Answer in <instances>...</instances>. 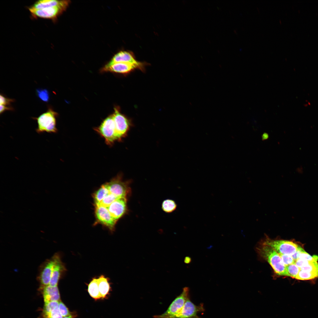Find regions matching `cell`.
<instances>
[{
	"label": "cell",
	"mask_w": 318,
	"mask_h": 318,
	"mask_svg": "<svg viewBox=\"0 0 318 318\" xmlns=\"http://www.w3.org/2000/svg\"><path fill=\"white\" fill-rule=\"evenodd\" d=\"M260 255L270 265L277 275L287 276L286 266L279 254L271 247L263 244L258 248Z\"/></svg>",
	"instance_id": "cell-1"
},
{
	"label": "cell",
	"mask_w": 318,
	"mask_h": 318,
	"mask_svg": "<svg viewBox=\"0 0 318 318\" xmlns=\"http://www.w3.org/2000/svg\"><path fill=\"white\" fill-rule=\"evenodd\" d=\"M58 113L49 107L47 111L37 117H33L37 123L36 132L39 134L46 132L56 133L58 130L56 126Z\"/></svg>",
	"instance_id": "cell-2"
},
{
	"label": "cell",
	"mask_w": 318,
	"mask_h": 318,
	"mask_svg": "<svg viewBox=\"0 0 318 318\" xmlns=\"http://www.w3.org/2000/svg\"><path fill=\"white\" fill-rule=\"evenodd\" d=\"M189 288H184L182 292L172 302L167 310L161 314L154 316V318H176L189 297Z\"/></svg>",
	"instance_id": "cell-3"
},
{
	"label": "cell",
	"mask_w": 318,
	"mask_h": 318,
	"mask_svg": "<svg viewBox=\"0 0 318 318\" xmlns=\"http://www.w3.org/2000/svg\"><path fill=\"white\" fill-rule=\"evenodd\" d=\"M69 4L39 9L28 7V9L34 18L49 19L54 22L66 10Z\"/></svg>",
	"instance_id": "cell-4"
},
{
	"label": "cell",
	"mask_w": 318,
	"mask_h": 318,
	"mask_svg": "<svg viewBox=\"0 0 318 318\" xmlns=\"http://www.w3.org/2000/svg\"><path fill=\"white\" fill-rule=\"evenodd\" d=\"M263 244L271 247L279 254L292 256L299 246L292 241L274 240L266 237Z\"/></svg>",
	"instance_id": "cell-5"
},
{
	"label": "cell",
	"mask_w": 318,
	"mask_h": 318,
	"mask_svg": "<svg viewBox=\"0 0 318 318\" xmlns=\"http://www.w3.org/2000/svg\"><path fill=\"white\" fill-rule=\"evenodd\" d=\"M95 130L104 138L106 143L109 145H112L117 140L115 124L112 115L105 119Z\"/></svg>",
	"instance_id": "cell-6"
},
{
	"label": "cell",
	"mask_w": 318,
	"mask_h": 318,
	"mask_svg": "<svg viewBox=\"0 0 318 318\" xmlns=\"http://www.w3.org/2000/svg\"><path fill=\"white\" fill-rule=\"evenodd\" d=\"M115 124V137L117 140H120L125 137L131 125L130 120L122 114L119 108L115 107L112 115Z\"/></svg>",
	"instance_id": "cell-7"
},
{
	"label": "cell",
	"mask_w": 318,
	"mask_h": 318,
	"mask_svg": "<svg viewBox=\"0 0 318 318\" xmlns=\"http://www.w3.org/2000/svg\"><path fill=\"white\" fill-rule=\"evenodd\" d=\"M106 184L110 192L118 198H127L130 193L128 183L123 181L120 176L118 175Z\"/></svg>",
	"instance_id": "cell-8"
},
{
	"label": "cell",
	"mask_w": 318,
	"mask_h": 318,
	"mask_svg": "<svg viewBox=\"0 0 318 318\" xmlns=\"http://www.w3.org/2000/svg\"><path fill=\"white\" fill-rule=\"evenodd\" d=\"M95 215L97 221L113 231L117 221L112 216L107 208L104 206L95 205Z\"/></svg>",
	"instance_id": "cell-9"
},
{
	"label": "cell",
	"mask_w": 318,
	"mask_h": 318,
	"mask_svg": "<svg viewBox=\"0 0 318 318\" xmlns=\"http://www.w3.org/2000/svg\"><path fill=\"white\" fill-rule=\"evenodd\" d=\"M55 258L54 255L50 259L44 262L40 266L37 277L40 287L49 285L54 264Z\"/></svg>",
	"instance_id": "cell-10"
},
{
	"label": "cell",
	"mask_w": 318,
	"mask_h": 318,
	"mask_svg": "<svg viewBox=\"0 0 318 318\" xmlns=\"http://www.w3.org/2000/svg\"><path fill=\"white\" fill-rule=\"evenodd\" d=\"M204 311V309L203 304L196 305L189 297L176 318H200L198 314Z\"/></svg>",
	"instance_id": "cell-11"
},
{
	"label": "cell",
	"mask_w": 318,
	"mask_h": 318,
	"mask_svg": "<svg viewBox=\"0 0 318 318\" xmlns=\"http://www.w3.org/2000/svg\"><path fill=\"white\" fill-rule=\"evenodd\" d=\"M118 62L130 63L136 66L138 69L141 71H145V64L137 61L132 54L127 51H121L118 52L114 56L108 64H111Z\"/></svg>",
	"instance_id": "cell-12"
},
{
	"label": "cell",
	"mask_w": 318,
	"mask_h": 318,
	"mask_svg": "<svg viewBox=\"0 0 318 318\" xmlns=\"http://www.w3.org/2000/svg\"><path fill=\"white\" fill-rule=\"evenodd\" d=\"M107 208L112 216L117 221L127 211V198H118Z\"/></svg>",
	"instance_id": "cell-13"
},
{
	"label": "cell",
	"mask_w": 318,
	"mask_h": 318,
	"mask_svg": "<svg viewBox=\"0 0 318 318\" xmlns=\"http://www.w3.org/2000/svg\"><path fill=\"white\" fill-rule=\"evenodd\" d=\"M54 255L55 261L49 285L55 286H57L59 280L66 271V268L61 261L59 254L56 253Z\"/></svg>",
	"instance_id": "cell-14"
},
{
	"label": "cell",
	"mask_w": 318,
	"mask_h": 318,
	"mask_svg": "<svg viewBox=\"0 0 318 318\" xmlns=\"http://www.w3.org/2000/svg\"><path fill=\"white\" fill-rule=\"evenodd\" d=\"M136 69H138V67L133 64L127 63L118 62L111 64H107L102 68V71L127 74Z\"/></svg>",
	"instance_id": "cell-15"
},
{
	"label": "cell",
	"mask_w": 318,
	"mask_h": 318,
	"mask_svg": "<svg viewBox=\"0 0 318 318\" xmlns=\"http://www.w3.org/2000/svg\"><path fill=\"white\" fill-rule=\"evenodd\" d=\"M40 289L42 291L44 302L61 301L57 286H52L49 285L41 287Z\"/></svg>",
	"instance_id": "cell-16"
},
{
	"label": "cell",
	"mask_w": 318,
	"mask_h": 318,
	"mask_svg": "<svg viewBox=\"0 0 318 318\" xmlns=\"http://www.w3.org/2000/svg\"><path fill=\"white\" fill-rule=\"evenodd\" d=\"M70 3L68 0H39L35 2L29 7L31 8L39 9L64 5Z\"/></svg>",
	"instance_id": "cell-17"
},
{
	"label": "cell",
	"mask_w": 318,
	"mask_h": 318,
	"mask_svg": "<svg viewBox=\"0 0 318 318\" xmlns=\"http://www.w3.org/2000/svg\"><path fill=\"white\" fill-rule=\"evenodd\" d=\"M98 287L102 299L106 298L109 294L110 289L108 278L101 275L97 279Z\"/></svg>",
	"instance_id": "cell-18"
},
{
	"label": "cell",
	"mask_w": 318,
	"mask_h": 318,
	"mask_svg": "<svg viewBox=\"0 0 318 318\" xmlns=\"http://www.w3.org/2000/svg\"><path fill=\"white\" fill-rule=\"evenodd\" d=\"M88 292L90 296L95 300L101 298L98 287L97 279L93 278L88 286Z\"/></svg>",
	"instance_id": "cell-19"
},
{
	"label": "cell",
	"mask_w": 318,
	"mask_h": 318,
	"mask_svg": "<svg viewBox=\"0 0 318 318\" xmlns=\"http://www.w3.org/2000/svg\"><path fill=\"white\" fill-rule=\"evenodd\" d=\"M109 193L110 192L106 184L102 185L94 194L95 205L99 204Z\"/></svg>",
	"instance_id": "cell-20"
},
{
	"label": "cell",
	"mask_w": 318,
	"mask_h": 318,
	"mask_svg": "<svg viewBox=\"0 0 318 318\" xmlns=\"http://www.w3.org/2000/svg\"><path fill=\"white\" fill-rule=\"evenodd\" d=\"M177 206L175 201L170 199L164 200L162 204V210L167 213H170L174 211L176 209Z\"/></svg>",
	"instance_id": "cell-21"
},
{
	"label": "cell",
	"mask_w": 318,
	"mask_h": 318,
	"mask_svg": "<svg viewBox=\"0 0 318 318\" xmlns=\"http://www.w3.org/2000/svg\"><path fill=\"white\" fill-rule=\"evenodd\" d=\"M317 277H318V273L300 270L295 279L301 280H308Z\"/></svg>",
	"instance_id": "cell-22"
},
{
	"label": "cell",
	"mask_w": 318,
	"mask_h": 318,
	"mask_svg": "<svg viewBox=\"0 0 318 318\" xmlns=\"http://www.w3.org/2000/svg\"><path fill=\"white\" fill-rule=\"evenodd\" d=\"M118 198H119L110 192L99 204L96 205L101 206L107 208L112 202Z\"/></svg>",
	"instance_id": "cell-23"
},
{
	"label": "cell",
	"mask_w": 318,
	"mask_h": 318,
	"mask_svg": "<svg viewBox=\"0 0 318 318\" xmlns=\"http://www.w3.org/2000/svg\"><path fill=\"white\" fill-rule=\"evenodd\" d=\"M286 271L287 276L295 278L299 273L300 269L295 264L286 266Z\"/></svg>",
	"instance_id": "cell-24"
},
{
	"label": "cell",
	"mask_w": 318,
	"mask_h": 318,
	"mask_svg": "<svg viewBox=\"0 0 318 318\" xmlns=\"http://www.w3.org/2000/svg\"><path fill=\"white\" fill-rule=\"evenodd\" d=\"M36 93L38 97L42 101L47 102L49 99V94L46 89H37Z\"/></svg>",
	"instance_id": "cell-25"
},
{
	"label": "cell",
	"mask_w": 318,
	"mask_h": 318,
	"mask_svg": "<svg viewBox=\"0 0 318 318\" xmlns=\"http://www.w3.org/2000/svg\"><path fill=\"white\" fill-rule=\"evenodd\" d=\"M59 302L51 301L45 302L43 313H47L52 312L56 307L59 306Z\"/></svg>",
	"instance_id": "cell-26"
},
{
	"label": "cell",
	"mask_w": 318,
	"mask_h": 318,
	"mask_svg": "<svg viewBox=\"0 0 318 318\" xmlns=\"http://www.w3.org/2000/svg\"><path fill=\"white\" fill-rule=\"evenodd\" d=\"M300 269L303 271L318 273V263L317 261L311 262L308 265Z\"/></svg>",
	"instance_id": "cell-27"
},
{
	"label": "cell",
	"mask_w": 318,
	"mask_h": 318,
	"mask_svg": "<svg viewBox=\"0 0 318 318\" xmlns=\"http://www.w3.org/2000/svg\"><path fill=\"white\" fill-rule=\"evenodd\" d=\"M298 259L305 260L309 261L315 262L317 261L318 259V256L316 255L312 256L304 251L299 254Z\"/></svg>",
	"instance_id": "cell-28"
},
{
	"label": "cell",
	"mask_w": 318,
	"mask_h": 318,
	"mask_svg": "<svg viewBox=\"0 0 318 318\" xmlns=\"http://www.w3.org/2000/svg\"><path fill=\"white\" fill-rule=\"evenodd\" d=\"M44 318H62L59 309V306L56 307L52 312L47 313H43Z\"/></svg>",
	"instance_id": "cell-29"
},
{
	"label": "cell",
	"mask_w": 318,
	"mask_h": 318,
	"mask_svg": "<svg viewBox=\"0 0 318 318\" xmlns=\"http://www.w3.org/2000/svg\"><path fill=\"white\" fill-rule=\"evenodd\" d=\"M59 309L61 314L63 317L72 314L67 307L61 301L59 302Z\"/></svg>",
	"instance_id": "cell-30"
},
{
	"label": "cell",
	"mask_w": 318,
	"mask_h": 318,
	"mask_svg": "<svg viewBox=\"0 0 318 318\" xmlns=\"http://www.w3.org/2000/svg\"><path fill=\"white\" fill-rule=\"evenodd\" d=\"M279 254L283 263L286 266L295 263V261L292 256Z\"/></svg>",
	"instance_id": "cell-31"
},
{
	"label": "cell",
	"mask_w": 318,
	"mask_h": 318,
	"mask_svg": "<svg viewBox=\"0 0 318 318\" xmlns=\"http://www.w3.org/2000/svg\"><path fill=\"white\" fill-rule=\"evenodd\" d=\"M14 100L8 98L1 94L0 96V104L5 106H9L11 103L14 102Z\"/></svg>",
	"instance_id": "cell-32"
},
{
	"label": "cell",
	"mask_w": 318,
	"mask_h": 318,
	"mask_svg": "<svg viewBox=\"0 0 318 318\" xmlns=\"http://www.w3.org/2000/svg\"><path fill=\"white\" fill-rule=\"evenodd\" d=\"M311 261L298 259L295 261V264L299 268L305 266L309 265Z\"/></svg>",
	"instance_id": "cell-33"
},
{
	"label": "cell",
	"mask_w": 318,
	"mask_h": 318,
	"mask_svg": "<svg viewBox=\"0 0 318 318\" xmlns=\"http://www.w3.org/2000/svg\"><path fill=\"white\" fill-rule=\"evenodd\" d=\"M304 251V250L302 247L299 246L296 252L292 256L295 261L298 259L299 254L302 252Z\"/></svg>",
	"instance_id": "cell-34"
},
{
	"label": "cell",
	"mask_w": 318,
	"mask_h": 318,
	"mask_svg": "<svg viewBox=\"0 0 318 318\" xmlns=\"http://www.w3.org/2000/svg\"><path fill=\"white\" fill-rule=\"evenodd\" d=\"M0 113L1 114L6 111L12 110L13 108L10 106H7L2 105H0Z\"/></svg>",
	"instance_id": "cell-35"
},
{
	"label": "cell",
	"mask_w": 318,
	"mask_h": 318,
	"mask_svg": "<svg viewBox=\"0 0 318 318\" xmlns=\"http://www.w3.org/2000/svg\"><path fill=\"white\" fill-rule=\"evenodd\" d=\"M191 261V259L190 257L188 256H186L184 260V262L186 264L190 263Z\"/></svg>",
	"instance_id": "cell-36"
},
{
	"label": "cell",
	"mask_w": 318,
	"mask_h": 318,
	"mask_svg": "<svg viewBox=\"0 0 318 318\" xmlns=\"http://www.w3.org/2000/svg\"><path fill=\"white\" fill-rule=\"evenodd\" d=\"M269 137V135L268 134L264 133L262 135V139L263 140H264L267 139Z\"/></svg>",
	"instance_id": "cell-37"
},
{
	"label": "cell",
	"mask_w": 318,
	"mask_h": 318,
	"mask_svg": "<svg viewBox=\"0 0 318 318\" xmlns=\"http://www.w3.org/2000/svg\"><path fill=\"white\" fill-rule=\"evenodd\" d=\"M74 315L73 314H72L69 316H67L65 317H64L63 318H74Z\"/></svg>",
	"instance_id": "cell-38"
}]
</instances>
